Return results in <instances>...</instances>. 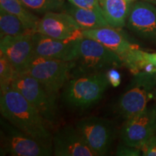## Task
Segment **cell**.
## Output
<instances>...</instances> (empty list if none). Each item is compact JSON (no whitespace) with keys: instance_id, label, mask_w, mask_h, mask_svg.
<instances>
[{"instance_id":"6da1fadb","label":"cell","mask_w":156,"mask_h":156,"mask_svg":"<svg viewBox=\"0 0 156 156\" xmlns=\"http://www.w3.org/2000/svg\"><path fill=\"white\" fill-rule=\"evenodd\" d=\"M2 116L20 130L41 143L52 147L51 134L41 115L22 95L12 87L1 91Z\"/></svg>"},{"instance_id":"7a4b0ae2","label":"cell","mask_w":156,"mask_h":156,"mask_svg":"<svg viewBox=\"0 0 156 156\" xmlns=\"http://www.w3.org/2000/svg\"><path fill=\"white\" fill-rule=\"evenodd\" d=\"M109 85L106 72L72 77L63 87L62 100L69 108L85 110L101 100Z\"/></svg>"},{"instance_id":"3957f363","label":"cell","mask_w":156,"mask_h":156,"mask_svg":"<svg viewBox=\"0 0 156 156\" xmlns=\"http://www.w3.org/2000/svg\"><path fill=\"white\" fill-rule=\"evenodd\" d=\"M75 67L72 77L103 73L111 68L124 66L122 58L101 43L81 37L76 41Z\"/></svg>"},{"instance_id":"277c9868","label":"cell","mask_w":156,"mask_h":156,"mask_svg":"<svg viewBox=\"0 0 156 156\" xmlns=\"http://www.w3.org/2000/svg\"><path fill=\"white\" fill-rule=\"evenodd\" d=\"M133 75L115 104L116 114L125 120L147 108L156 87V74L140 72Z\"/></svg>"},{"instance_id":"5b68a950","label":"cell","mask_w":156,"mask_h":156,"mask_svg":"<svg viewBox=\"0 0 156 156\" xmlns=\"http://www.w3.org/2000/svg\"><path fill=\"white\" fill-rule=\"evenodd\" d=\"M10 87L38 111L48 127L56 125L58 115L56 95L48 92L36 79L25 73H17Z\"/></svg>"},{"instance_id":"8992f818","label":"cell","mask_w":156,"mask_h":156,"mask_svg":"<svg viewBox=\"0 0 156 156\" xmlns=\"http://www.w3.org/2000/svg\"><path fill=\"white\" fill-rule=\"evenodd\" d=\"M75 62L34 56L23 73L36 79L48 92L57 96L71 77Z\"/></svg>"},{"instance_id":"52a82bcc","label":"cell","mask_w":156,"mask_h":156,"mask_svg":"<svg viewBox=\"0 0 156 156\" xmlns=\"http://www.w3.org/2000/svg\"><path fill=\"white\" fill-rule=\"evenodd\" d=\"M1 155L13 156H49L53 148L44 145L3 117L0 119Z\"/></svg>"},{"instance_id":"ba28073f","label":"cell","mask_w":156,"mask_h":156,"mask_svg":"<svg viewBox=\"0 0 156 156\" xmlns=\"http://www.w3.org/2000/svg\"><path fill=\"white\" fill-rule=\"evenodd\" d=\"M75 126L96 156L108 153L116 134L112 121L101 117L90 116L78 120Z\"/></svg>"},{"instance_id":"9c48e42d","label":"cell","mask_w":156,"mask_h":156,"mask_svg":"<svg viewBox=\"0 0 156 156\" xmlns=\"http://www.w3.org/2000/svg\"><path fill=\"white\" fill-rule=\"evenodd\" d=\"M125 121L120 132L122 143L140 148L156 134V106L147 107L142 112Z\"/></svg>"},{"instance_id":"30bf717a","label":"cell","mask_w":156,"mask_h":156,"mask_svg":"<svg viewBox=\"0 0 156 156\" xmlns=\"http://www.w3.org/2000/svg\"><path fill=\"white\" fill-rule=\"evenodd\" d=\"M126 27L136 36L156 45V6L142 0L133 2Z\"/></svg>"},{"instance_id":"8fae6325","label":"cell","mask_w":156,"mask_h":156,"mask_svg":"<svg viewBox=\"0 0 156 156\" xmlns=\"http://www.w3.org/2000/svg\"><path fill=\"white\" fill-rule=\"evenodd\" d=\"M37 32L58 40L75 41L83 30L71 15L64 12H48L39 21Z\"/></svg>"},{"instance_id":"7c38bea8","label":"cell","mask_w":156,"mask_h":156,"mask_svg":"<svg viewBox=\"0 0 156 156\" xmlns=\"http://www.w3.org/2000/svg\"><path fill=\"white\" fill-rule=\"evenodd\" d=\"M34 34L28 33L0 38V52L7 58L17 73H24L34 57Z\"/></svg>"},{"instance_id":"4fadbf2b","label":"cell","mask_w":156,"mask_h":156,"mask_svg":"<svg viewBox=\"0 0 156 156\" xmlns=\"http://www.w3.org/2000/svg\"><path fill=\"white\" fill-rule=\"evenodd\" d=\"M52 148L56 156H96L75 126L58 129L52 138Z\"/></svg>"},{"instance_id":"5bb4252c","label":"cell","mask_w":156,"mask_h":156,"mask_svg":"<svg viewBox=\"0 0 156 156\" xmlns=\"http://www.w3.org/2000/svg\"><path fill=\"white\" fill-rule=\"evenodd\" d=\"M34 56L73 61L75 58V41L58 40L36 32L33 35Z\"/></svg>"},{"instance_id":"9a60e30c","label":"cell","mask_w":156,"mask_h":156,"mask_svg":"<svg viewBox=\"0 0 156 156\" xmlns=\"http://www.w3.org/2000/svg\"><path fill=\"white\" fill-rule=\"evenodd\" d=\"M83 36L101 43L119 56L122 61L132 50L139 48L136 45L130 42L122 28L103 27L84 30Z\"/></svg>"},{"instance_id":"2e32d148","label":"cell","mask_w":156,"mask_h":156,"mask_svg":"<svg viewBox=\"0 0 156 156\" xmlns=\"http://www.w3.org/2000/svg\"><path fill=\"white\" fill-rule=\"evenodd\" d=\"M103 17L111 27L122 28L126 26V20L131 7L128 0H98Z\"/></svg>"},{"instance_id":"e0dca14e","label":"cell","mask_w":156,"mask_h":156,"mask_svg":"<svg viewBox=\"0 0 156 156\" xmlns=\"http://www.w3.org/2000/svg\"><path fill=\"white\" fill-rule=\"evenodd\" d=\"M62 12L71 15L83 30L111 27L101 13L91 9L80 8L69 2L66 3Z\"/></svg>"},{"instance_id":"ac0fdd59","label":"cell","mask_w":156,"mask_h":156,"mask_svg":"<svg viewBox=\"0 0 156 156\" xmlns=\"http://www.w3.org/2000/svg\"><path fill=\"white\" fill-rule=\"evenodd\" d=\"M123 64L133 75L140 72L156 74V52L151 53L136 48L124 57Z\"/></svg>"},{"instance_id":"d6986e66","label":"cell","mask_w":156,"mask_h":156,"mask_svg":"<svg viewBox=\"0 0 156 156\" xmlns=\"http://www.w3.org/2000/svg\"><path fill=\"white\" fill-rule=\"evenodd\" d=\"M0 8L18 17L29 30L34 33L37 32L41 19L30 9L27 8L20 0H0Z\"/></svg>"},{"instance_id":"ffe728a7","label":"cell","mask_w":156,"mask_h":156,"mask_svg":"<svg viewBox=\"0 0 156 156\" xmlns=\"http://www.w3.org/2000/svg\"><path fill=\"white\" fill-rule=\"evenodd\" d=\"M33 33L25 28L18 17L0 8V36H16Z\"/></svg>"},{"instance_id":"44dd1931","label":"cell","mask_w":156,"mask_h":156,"mask_svg":"<svg viewBox=\"0 0 156 156\" xmlns=\"http://www.w3.org/2000/svg\"><path fill=\"white\" fill-rule=\"evenodd\" d=\"M27 8L39 14L48 12H62L66 0H20Z\"/></svg>"},{"instance_id":"7402d4cb","label":"cell","mask_w":156,"mask_h":156,"mask_svg":"<svg viewBox=\"0 0 156 156\" xmlns=\"http://www.w3.org/2000/svg\"><path fill=\"white\" fill-rule=\"evenodd\" d=\"M17 75L15 70L7 58L0 52V91L9 88Z\"/></svg>"},{"instance_id":"603a6c76","label":"cell","mask_w":156,"mask_h":156,"mask_svg":"<svg viewBox=\"0 0 156 156\" xmlns=\"http://www.w3.org/2000/svg\"><path fill=\"white\" fill-rule=\"evenodd\" d=\"M67 1L78 7L91 9L103 15L102 10L98 0H67Z\"/></svg>"},{"instance_id":"cb8c5ba5","label":"cell","mask_w":156,"mask_h":156,"mask_svg":"<svg viewBox=\"0 0 156 156\" xmlns=\"http://www.w3.org/2000/svg\"><path fill=\"white\" fill-rule=\"evenodd\" d=\"M115 155L119 156H139L142 155V151L140 148L131 147L122 143L118 146Z\"/></svg>"},{"instance_id":"d4e9b609","label":"cell","mask_w":156,"mask_h":156,"mask_svg":"<svg viewBox=\"0 0 156 156\" xmlns=\"http://www.w3.org/2000/svg\"><path fill=\"white\" fill-rule=\"evenodd\" d=\"M142 155L144 156H156V134L152 136L140 147Z\"/></svg>"},{"instance_id":"484cf974","label":"cell","mask_w":156,"mask_h":156,"mask_svg":"<svg viewBox=\"0 0 156 156\" xmlns=\"http://www.w3.org/2000/svg\"><path fill=\"white\" fill-rule=\"evenodd\" d=\"M107 79L110 83V85L113 87H116L121 84L122 80V77L119 72L117 70L116 68H111L106 72Z\"/></svg>"},{"instance_id":"4316f807","label":"cell","mask_w":156,"mask_h":156,"mask_svg":"<svg viewBox=\"0 0 156 156\" xmlns=\"http://www.w3.org/2000/svg\"><path fill=\"white\" fill-rule=\"evenodd\" d=\"M142 1H145L147 2L153 4V5L156 6V0H142Z\"/></svg>"},{"instance_id":"83f0119b","label":"cell","mask_w":156,"mask_h":156,"mask_svg":"<svg viewBox=\"0 0 156 156\" xmlns=\"http://www.w3.org/2000/svg\"><path fill=\"white\" fill-rule=\"evenodd\" d=\"M153 99L155 101V102H156V87H155V90H154V97H153Z\"/></svg>"},{"instance_id":"f1b7e54d","label":"cell","mask_w":156,"mask_h":156,"mask_svg":"<svg viewBox=\"0 0 156 156\" xmlns=\"http://www.w3.org/2000/svg\"><path fill=\"white\" fill-rule=\"evenodd\" d=\"M128 1L131 2H135V1H137V0H128Z\"/></svg>"}]
</instances>
